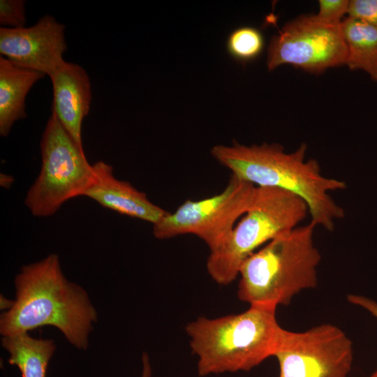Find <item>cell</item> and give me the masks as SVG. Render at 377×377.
<instances>
[{
    "label": "cell",
    "instance_id": "obj_1",
    "mask_svg": "<svg viewBox=\"0 0 377 377\" xmlns=\"http://www.w3.org/2000/svg\"><path fill=\"white\" fill-rule=\"evenodd\" d=\"M14 286L13 305L0 316L2 337L52 326L77 349L88 348L98 313L87 291L66 277L57 254L22 266Z\"/></svg>",
    "mask_w": 377,
    "mask_h": 377
},
{
    "label": "cell",
    "instance_id": "obj_2",
    "mask_svg": "<svg viewBox=\"0 0 377 377\" xmlns=\"http://www.w3.org/2000/svg\"><path fill=\"white\" fill-rule=\"evenodd\" d=\"M306 143L287 152L278 143L246 146L234 142L231 146L213 147L211 154L232 175L256 186L281 188L298 195L308 205L311 221L332 231L344 211L330 193L346 188V184L324 176L316 160L306 159Z\"/></svg>",
    "mask_w": 377,
    "mask_h": 377
},
{
    "label": "cell",
    "instance_id": "obj_3",
    "mask_svg": "<svg viewBox=\"0 0 377 377\" xmlns=\"http://www.w3.org/2000/svg\"><path fill=\"white\" fill-rule=\"evenodd\" d=\"M310 221L283 232L247 257L238 276V298L249 306L287 305L302 290L317 286L321 256Z\"/></svg>",
    "mask_w": 377,
    "mask_h": 377
},
{
    "label": "cell",
    "instance_id": "obj_4",
    "mask_svg": "<svg viewBox=\"0 0 377 377\" xmlns=\"http://www.w3.org/2000/svg\"><path fill=\"white\" fill-rule=\"evenodd\" d=\"M276 310L249 306L239 313L188 323L185 330L199 376L247 371L273 356L281 328Z\"/></svg>",
    "mask_w": 377,
    "mask_h": 377
},
{
    "label": "cell",
    "instance_id": "obj_5",
    "mask_svg": "<svg viewBox=\"0 0 377 377\" xmlns=\"http://www.w3.org/2000/svg\"><path fill=\"white\" fill-rule=\"evenodd\" d=\"M309 215L298 195L277 188L256 186L251 202L220 249L210 252L207 270L219 285L237 276L244 260L277 235L301 225Z\"/></svg>",
    "mask_w": 377,
    "mask_h": 377
},
{
    "label": "cell",
    "instance_id": "obj_6",
    "mask_svg": "<svg viewBox=\"0 0 377 377\" xmlns=\"http://www.w3.org/2000/svg\"><path fill=\"white\" fill-rule=\"evenodd\" d=\"M40 153V170L24 203L34 216L47 217L66 201L84 196L96 171L52 112L42 134Z\"/></svg>",
    "mask_w": 377,
    "mask_h": 377
},
{
    "label": "cell",
    "instance_id": "obj_7",
    "mask_svg": "<svg viewBox=\"0 0 377 377\" xmlns=\"http://www.w3.org/2000/svg\"><path fill=\"white\" fill-rule=\"evenodd\" d=\"M256 186L233 175L219 194L199 200H187L174 212H167L153 224L158 239L194 235L216 251L228 240L235 226L246 212Z\"/></svg>",
    "mask_w": 377,
    "mask_h": 377
},
{
    "label": "cell",
    "instance_id": "obj_8",
    "mask_svg": "<svg viewBox=\"0 0 377 377\" xmlns=\"http://www.w3.org/2000/svg\"><path fill=\"white\" fill-rule=\"evenodd\" d=\"M273 357L279 377H348L353 360V343L332 324L304 332L281 328Z\"/></svg>",
    "mask_w": 377,
    "mask_h": 377
},
{
    "label": "cell",
    "instance_id": "obj_9",
    "mask_svg": "<svg viewBox=\"0 0 377 377\" xmlns=\"http://www.w3.org/2000/svg\"><path fill=\"white\" fill-rule=\"evenodd\" d=\"M347 47L341 24L302 15L287 22L272 37L266 64L269 71L286 64L318 75L345 65Z\"/></svg>",
    "mask_w": 377,
    "mask_h": 377
},
{
    "label": "cell",
    "instance_id": "obj_10",
    "mask_svg": "<svg viewBox=\"0 0 377 377\" xmlns=\"http://www.w3.org/2000/svg\"><path fill=\"white\" fill-rule=\"evenodd\" d=\"M65 26L50 15L33 26L20 29L0 28V53L18 66L50 77L65 62L67 50Z\"/></svg>",
    "mask_w": 377,
    "mask_h": 377
},
{
    "label": "cell",
    "instance_id": "obj_11",
    "mask_svg": "<svg viewBox=\"0 0 377 377\" xmlns=\"http://www.w3.org/2000/svg\"><path fill=\"white\" fill-rule=\"evenodd\" d=\"M50 78L53 89L52 112L77 147L84 151L82 126L90 109L89 77L81 66L65 61Z\"/></svg>",
    "mask_w": 377,
    "mask_h": 377
},
{
    "label": "cell",
    "instance_id": "obj_12",
    "mask_svg": "<svg viewBox=\"0 0 377 377\" xmlns=\"http://www.w3.org/2000/svg\"><path fill=\"white\" fill-rule=\"evenodd\" d=\"M94 165L96 179L84 196L105 208L152 225L168 212L151 202L145 193L129 182L117 179L110 165L98 161Z\"/></svg>",
    "mask_w": 377,
    "mask_h": 377
},
{
    "label": "cell",
    "instance_id": "obj_13",
    "mask_svg": "<svg viewBox=\"0 0 377 377\" xmlns=\"http://www.w3.org/2000/svg\"><path fill=\"white\" fill-rule=\"evenodd\" d=\"M45 75L0 57V135L6 137L19 119L26 117L25 100L33 85Z\"/></svg>",
    "mask_w": 377,
    "mask_h": 377
},
{
    "label": "cell",
    "instance_id": "obj_14",
    "mask_svg": "<svg viewBox=\"0 0 377 377\" xmlns=\"http://www.w3.org/2000/svg\"><path fill=\"white\" fill-rule=\"evenodd\" d=\"M1 346L9 355V364L16 366L22 377H46L57 348L53 339L34 338L29 333L2 337Z\"/></svg>",
    "mask_w": 377,
    "mask_h": 377
},
{
    "label": "cell",
    "instance_id": "obj_15",
    "mask_svg": "<svg viewBox=\"0 0 377 377\" xmlns=\"http://www.w3.org/2000/svg\"><path fill=\"white\" fill-rule=\"evenodd\" d=\"M341 28L347 47L345 65L366 72L377 82V26L347 17Z\"/></svg>",
    "mask_w": 377,
    "mask_h": 377
},
{
    "label": "cell",
    "instance_id": "obj_16",
    "mask_svg": "<svg viewBox=\"0 0 377 377\" xmlns=\"http://www.w3.org/2000/svg\"><path fill=\"white\" fill-rule=\"evenodd\" d=\"M262 33L252 27H241L233 30L227 39L228 54L237 61L246 63L256 59L264 48Z\"/></svg>",
    "mask_w": 377,
    "mask_h": 377
},
{
    "label": "cell",
    "instance_id": "obj_17",
    "mask_svg": "<svg viewBox=\"0 0 377 377\" xmlns=\"http://www.w3.org/2000/svg\"><path fill=\"white\" fill-rule=\"evenodd\" d=\"M25 1L22 0L0 1V24L2 27L20 29L26 24Z\"/></svg>",
    "mask_w": 377,
    "mask_h": 377
},
{
    "label": "cell",
    "instance_id": "obj_18",
    "mask_svg": "<svg viewBox=\"0 0 377 377\" xmlns=\"http://www.w3.org/2000/svg\"><path fill=\"white\" fill-rule=\"evenodd\" d=\"M348 17L377 26V0H351L348 2Z\"/></svg>",
    "mask_w": 377,
    "mask_h": 377
},
{
    "label": "cell",
    "instance_id": "obj_19",
    "mask_svg": "<svg viewBox=\"0 0 377 377\" xmlns=\"http://www.w3.org/2000/svg\"><path fill=\"white\" fill-rule=\"evenodd\" d=\"M348 0H319V10L316 16L327 22L341 24L347 13Z\"/></svg>",
    "mask_w": 377,
    "mask_h": 377
},
{
    "label": "cell",
    "instance_id": "obj_20",
    "mask_svg": "<svg viewBox=\"0 0 377 377\" xmlns=\"http://www.w3.org/2000/svg\"><path fill=\"white\" fill-rule=\"evenodd\" d=\"M347 299L351 304L364 309L377 318V302L376 301L359 295H348Z\"/></svg>",
    "mask_w": 377,
    "mask_h": 377
},
{
    "label": "cell",
    "instance_id": "obj_21",
    "mask_svg": "<svg viewBox=\"0 0 377 377\" xmlns=\"http://www.w3.org/2000/svg\"><path fill=\"white\" fill-rule=\"evenodd\" d=\"M143 362H144V371L142 377H149L150 376V367L148 362V357L147 356H144L143 357Z\"/></svg>",
    "mask_w": 377,
    "mask_h": 377
},
{
    "label": "cell",
    "instance_id": "obj_22",
    "mask_svg": "<svg viewBox=\"0 0 377 377\" xmlns=\"http://www.w3.org/2000/svg\"><path fill=\"white\" fill-rule=\"evenodd\" d=\"M369 377H377V369L372 374H371Z\"/></svg>",
    "mask_w": 377,
    "mask_h": 377
}]
</instances>
